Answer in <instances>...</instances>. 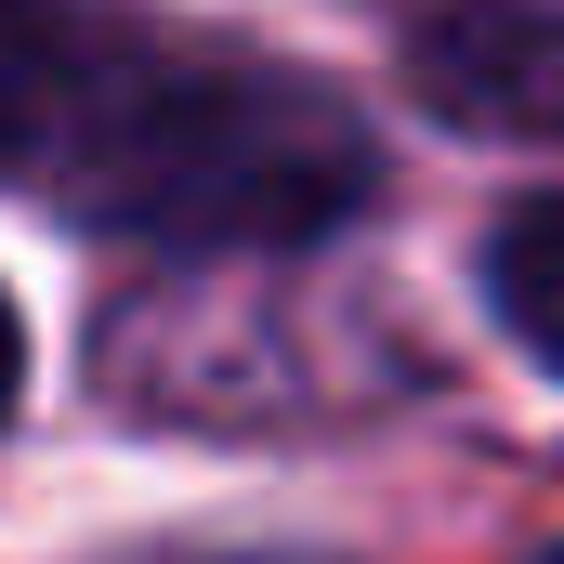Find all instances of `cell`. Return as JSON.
<instances>
[{
    "mask_svg": "<svg viewBox=\"0 0 564 564\" xmlns=\"http://www.w3.org/2000/svg\"><path fill=\"white\" fill-rule=\"evenodd\" d=\"M408 341L368 302L302 289V250H224L171 263L158 302L106 315V394L158 421H328L408 394Z\"/></svg>",
    "mask_w": 564,
    "mask_h": 564,
    "instance_id": "7a4b0ae2",
    "label": "cell"
},
{
    "mask_svg": "<svg viewBox=\"0 0 564 564\" xmlns=\"http://www.w3.org/2000/svg\"><path fill=\"white\" fill-rule=\"evenodd\" d=\"M486 302H499V328L564 381V184H539V197L499 210V237H486Z\"/></svg>",
    "mask_w": 564,
    "mask_h": 564,
    "instance_id": "277c9868",
    "label": "cell"
},
{
    "mask_svg": "<svg viewBox=\"0 0 564 564\" xmlns=\"http://www.w3.org/2000/svg\"><path fill=\"white\" fill-rule=\"evenodd\" d=\"M13 394H26V328H13V289H0V421H13Z\"/></svg>",
    "mask_w": 564,
    "mask_h": 564,
    "instance_id": "5b68a950",
    "label": "cell"
},
{
    "mask_svg": "<svg viewBox=\"0 0 564 564\" xmlns=\"http://www.w3.org/2000/svg\"><path fill=\"white\" fill-rule=\"evenodd\" d=\"M0 184L158 263L328 250L381 197V132L210 26L0 0Z\"/></svg>",
    "mask_w": 564,
    "mask_h": 564,
    "instance_id": "6da1fadb",
    "label": "cell"
},
{
    "mask_svg": "<svg viewBox=\"0 0 564 564\" xmlns=\"http://www.w3.org/2000/svg\"><path fill=\"white\" fill-rule=\"evenodd\" d=\"M408 93L459 132L564 144V0H421Z\"/></svg>",
    "mask_w": 564,
    "mask_h": 564,
    "instance_id": "3957f363",
    "label": "cell"
},
{
    "mask_svg": "<svg viewBox=\"0 0 564 564\" xmlns=\"http://www.w3.org/2000/svg\"><path fill=\"white\" fill-rule=\"evenodd\" d=\"M539 564H564V552H539Z\"/></svg>",
    "mask_w": 564,
    "mask_h": 564,
    "instance_id": "8992f818",
    "label": "cell"
}]
</instances>
